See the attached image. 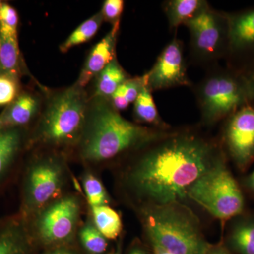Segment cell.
I'll use <instances>...</instances> for the list:
<instances>
[{
    "instance_id": "6da1fadb",
    "label": "cell",
    "mask_w": 254,
    "mask_h": 254,
    "mask_svg": "<svg viewBox=\"0 0 254 254\" xmlns=\"http://www.w3.org/2000/svg\"><path fill=\"white\" fill-rule=\"evenodd\" d=\"M144 150L126 175L128 190L143 206L181 202L224 155L213 141L190 131L171 132Z\"/></svg>"
},
{
    "instance_id": "7a4b0ae2",
    "label": "cell",
    "mask_w": 254,
    "mask_h": 254,
    "mask_svg": "<svg viewBox=\"0 0 254 254\" xmlns=\"http://www.w3.org/2000/svg\"><path fill=\"white\" fill-rule=\"evenodd\" d=\"M170 133L128 121L109 98H90L86 124L77 144L78 153L87 163H104L131 150H143Z\"/></svg>"
},
{
    "instance_id": "3957f363",
    "label": "cell",
    "mask_w": 254,
    "mask_h": 254,
    "mask_svg": "<svg viewBox=\"0 0 254 254\" xmlns=\"http://www.w3.org/2000/svg\"><path fill=\"white\" fill-rule=\"evenodd\" d=\"M90 98L75 83L48 96L31 138L33 144L53 148L77 145L86 124Z\"/></svg>"
},
{
    "instance_id": "277c9868",
    "label": "cell",
    "mask_w": 254,
    "mask_h": 254,
    "mask_svg": "<svg viewBox=\"0 0 254 254\" xmlns=\"http://www.w3.org/2000/svg\"><path fill=\"white\" fill-rule=\"evenodd\" d=\"M142 223L150 242L173 254H208L198 219L181 202L142 206Z\"/></svg>"
},
{
    "instance_id": "5b68a950",
    "label": "cell",
    "mask_w": 254,
    "mask_h": 254,
    "mask_svg": "<svg viewBox=\"0 0 254 254\" xmlns=\"http://www.w3.org/2000/svg\"><path fill=\"white\" fill-rule=\"evenodd\" d=\"M187 198L222 221L240 216L245 208L243 193L224 155L188 189Z\"/></svg>"
},
{
    "instance_id": "8992f818",
    "label": "cell",
    "mask_w": 254,
    "mask_h": 254,
    "mask_svg": "<svg viewBox=\"0 0 254 254\" xmlns=\"http://www.w3.org/2000/svg\"><path fill=\"white\" fill-rule=\"evenodd\" d=\"M202 123L214 125L254 102L244 75L220 71L205 78L197 88Z\"/></svg>"
},
{
    "instance_id": "52a82bcc",
    "label": "cell",
    "mask_w": 254,
    "mask_h": 254,
    "mask_svg": "<svg viewBox=\"0 0 254 254\" xmlns=\"http://www.w3.org/2000/svg\"><path fill=\"white\" fill-rule=\"evenodd\" d=\"M66 167L55 153L40 155L30 164L23 185V205L36 214L60 198L66 180Z\"/></svg>"
},
{
    "instance_id": "ba28073f",
    "label": "cell",
    "mask_w": 254,
    "mask_h": 254,
    "mask_svg": "<svg viewBox=\"0 0 254 254\" xmlns=\"http://www.w3.org/2000/svg\"><path fill=\"white\" fill-rule=\"evenodd\" d=\"M81 213L77 197L65 195L36 213L34 230L37 237L47 245H62L74 236Z\"/></svg>"
},
{
    "instance_id": "9c48e42d",
    "label": "cell",
    "mask_w": 254,
    "mask_h": 254,
    "mask_svg": "<svg viewBox=\"0 0 254 254\" xmlns=\"http://www.w3.org/2000/svg\"><path fill=\"white\" fill-rule=\"evenodd\" d=\"M184 25L190 31L192 49L199 59H215L227 50L226 14L217 12L208 6Z\"/></svg>"
},
{
    "instance_id": "30bf717a",
    "label": "cell",
    "mask_w": 254,
    "mask_h": 254,
    "mask_svg": "<svg viewBox=\"0 0 254 254\" xmlns=\"http://www.w3.org/2000/svg\"><path fill=\"white\" fill-rule=\"evenodd\" d=\"M222 138L229 156L245 171L254 161V101L227 118Z\"/></svg>"
},
{
    "instance_id": "8fae6325",
    "label": "cell",
    "mask_w": 254,
    "mask_h": 254,
    "mask_svg": "<svg viewBox=\"0 0 254 254\" xmlns=\"http://www.w3.org/2000/svg\"><path fill=\"white\" fill-rule=\"evenodd\" d=\"M150 91L190 86L181 41L174 38L164 48L151 69L144 75Z\"/></svg>"
},
{
    "instance_id": "7c38bea8",
    "label": "cell",
    "mask_w": 254,
    "mask_h": 254,
    "mask_svg": "<svg viewBox=\"0 0 254 254\" xmlns=\"http://www.w3.org/2000/svg\"><path fill=\"white\" fill-rule=\"evenodd\" d=\"M120 23L114 25L109 33L97 43L90 52L85 62L81 72L76 82L85 88L91 80L98 74L116 58V44Z\"/></svg>"
},
{
    "instance_id": "4fadbf2b",
    "label": "cell",
    "mask_w": 254,
    "mask_h": 254,
    "mask_svg": "<svg viewBox=\"0 0 254 254\" xmlns=\"http://www.w3.org/2000/svg\"><path fill=\"white\" fill-rule=\"evenodd\" d=\"M228 27V48L233 54L254 52V8L226 14Z\"/></svg>"
},
{
    "instance_id": "5bb4252c",
    "label": "cell",
    "mask_w": 254,
    "mask_h": 254,
    "mask_svg": "<svg viewBox=\"0 0 254 254\" xmlns=\"http://www.w3.org/2000/svg\"><path fill=\"white\" fill-rule=\"evenodd\" d=\"M43 102L35 93L25 92L16 97L0 115V128H21L41 113Z\"/></svg>"
},
{
    "instance_id": "9a60e30c",
    "label": "cell",
    "mask_w": 254,
    "mask_h": 254,
    "mask_svg": "<svg viewBox=\"0 0 254 254\" xmlns=\"http://www.w3.org/2000/svg\"><path fill=\"white\" fill-rule=\"evenodd\" d=\"M31 250V237L21 220H11L0 228V254H30Z\"/></svg>"
},
{
    "instance_id": "2e32d148",
    "label": "cell",
    "mask_w": 254,
    "mask_h": 254,
    "mask_svg": "<svg viewBox=\"0 0 254 254\" xmlns=\"http://www.w3.org/2000/svg\"><path fill=\"white\" fill-rule=\"evenodd\" d=\"M241 215L229 233V245L237 254H254V217Z\"/></svg>"
},
{
    "instance_id": "e0dca14e",
    "label": "cell",
    "mask_w": 254,
    "mask_h": 254,
    "mask_svg": "<svg viewBox=\"0 0 254 254\" xmlns=\"http://www.w3.org/2000/svg\"><path fill=\"white\" fill-rule=\"evenodd\" d=\"M208 6V2L203 0H170L164 4V11L168 18L169 26L175 29L194 17Z\"/></svg>"
},
{
    "instance_id": "ac0fdd59",
    "label": "cell",
    "mask_w": 254,
    "mask_h": 254,
    "mask_svg": "<svg viewBox=\"0 0 254 254\" xmlns=\"http://www.w3.org/2000/svg\"><path fill=\"white\" fill-rule=\"evenodd\" d=\"M95 78V91L91 98H110L130 77L115 58Z\"/></svg>"
},
{
    "instance_id": "d6986e66",
    "label": "cell",
    "mask_w": 254,
    "mask_h": 254,
    "mask_svg": "<svg viewBox=\"0 0 254 254\" xmlns=\"http://www.w3.org/2000/svg\"><path fill=\"white\" fill-rule=\"evenodd\" d=\"M22 144L20 128H0V181L6 176Z\"/></svg>"
},
{
    "instance_id": "ffe728a7",
    "label": "cell",
    "mask_w": 254,
    "mask_h": 254,
    "mask_svg": "<svg viewBox=\"0 0 254 254\" xmlns=\"http://www.w3.org/2000/svg\"><path fill=\"white\" fill-rule=\"evenodd\" d=\"M0 74L16 78L21 74V54L17 36L0 34Z\"/></svg>"
},
{
    "instance_id": "44dd1931",
    "label": "cell",
    "mask_w": 254,
    "mask_h": 254,
    "mask_svg": "<svg viewBox=\"0 0 254 254\" xmlns=\"http://www.w3.org/2000/svg\"><path fill=\"white\" fill-rule=\"evenodd\" d=\"M133 115L139 123L148 124L159 129L168 130L170 126L162 120L152 92L145 86L134 102Z\"/></svg>"
},
{
    "instance_id": "7402d4cb",
    "label": "cell",
    "mask_w": 254,
    "mask_h": 254,
    "mask_svg": "<svg viewBox=\"0 0 254 254\" xmlns=\"http://www.w3.org/2000/svg\"><path fill=\"white\" fill-rule=\"evenodd\" d=\"M93 222L107 240H115L123 230V222L116 210L108 205L92 207Z\"/></svg>"
},
{
    "instance_id": "603a6c76",
    "label": "cell",
    "mask_w": 254,
    "mask_h": 254,
    "mask_svg": "<svg viewBox=\"0 0 254 254\" xmlns=\"http://www.w3.org/2000/svg\"><path fill=\"white\" fill-rule=\"evenodd\" d=\"M103 21L101 11L83 21L68 37L67 39L61 44L60 46V51L63 53H66L73 47L79 46L90 41L96 34Z\"/></svg>"
},
{
    "instance_id": "cb8c5ba5",
    "label": "cell",
    "mask_w": 254,
    "mask_h": 254,
    "mask_svg": "<svg viewBox=\"0 0 254 254\" xmlns=\"http://www.w3.org/2000/svg\"><path fill=\"white\" fill-rule=\"evenodd\" d=\"M79 238L83 247L92 254H102L108 248V240L95 227L92 221L87 222L81 227Z\"/></svg>"
},
{
    "instance_id": "d4e9b609",
    "label": "cell",
    "mask_w": 254,
    "mask_h": 254,
    "mask_svg": "<svg viewBox=\"0 0 254 254\" xmlns=\"http://www.w3.org/2000/svg\"><path fill=\"white\" fill-rule=\"evenodd\" d=\"M83 186L86 193L87 201L90 207L108 205L110 198L104 185L93 174L88 173L83 178Z\"/></svg>"
},
{
    "instance_id": "484cf974",
    "label": "cell",
    "mask_w": 254,
    "mask_h": 254,
    "mask_svg": "<svg viewBox=\"0 0 254 254\" xmlns=\"http://www.w3.org/2000/svg\"><path fill=\"white\" fill-rule=\"evenodd\" d=\"M18 16L14 7L3 3L0 8V34L17 36Z\"/></svg>"
},
{
    "instance_id": "4316f807",
    "label": "cell",
    "mask_w": 254,
    "mask_h": 254,
    "mask_svg": "<svg viewBox=\"0 0 254 254\" xmlns=\"http://www.w3.org/2000/svg\"><path fill=\"white\" fill-rule=\"evenodd\" d=\"M17 78L7 75L0 74V105L12 103L18 94Z\"/></svg>"
},
{
    "instance_id": "83f0119b",
    "label": "cell",
    "mask_w": 254,
    "mask_h": 254,
    "mask_svg": "<svg viewBox=\"0 0 254 254\" xmlns=\"http://www.w3.org/2000/svg\"><path fill=\"white\" fill-rule=\"evenodd\" d=\"M125 2L123 0H106L101 9L103 21L111 23L112 26L120 22Z\"/></svg>"
},
{
    "instance_id": "f1b7e54d",
    "label": "cell",
    "mask_w": 254,
    "mask_h": 254,
    "mask_svg": "<svg viewBox=\"0 0 254 254\" xmlns=\"http://www.w3.org/2000/svg\"><path fill=\"white\" fill-rule=\"evenodd\" d=\"M123 86L128 103H134L142 90L146 86L144 75L140 77L128 78L123 83Z\"/></svg>"
},
{
    "instance_id": "f546056e",
    "label": "cell",
    "mask_w": 254,
    "mask_h": 254,
    "mask_svg": "<svg viewBox=\"0 0 254 254\" xmlns=\"http://www.w3.org/2000/svg\"><path fill=\"white\" fill-rule=\"evenodd\" d=\"M109 100L114 108L119 112L126 110L130 104L127 99L123 84L119 87L115 93L110 97Z\"/></svg>"
},
{
    "instance_id": "4dcf8cb0",
    "label": "cell",
    "mask_w": 254,
    "mask_h": 254,
    "mask_svg": "<svg viewBox=\"0 0 254 254\" xmlns=\"http://www.w3.org/2000/svg\"><path fill=\"white\" fill-rule=\"evenodd\" d=\"M247 80V83L250 86V91L252 92V96H253L254 100V68L252 71L250 73H247V75H244Z\"/></svg>"
},
{
    "instance_id": "1f68e13d",
    "label": "cell",
    "mask_w": 254,
    "mask_h": 254,
    "mask_svg": "<svg viewBox=\"0 0 254 254\" xmlns=\"http://www.w3.org/2000/svg\"><path fill=\"white\" fill-rule=\"evenodd\" d=\"M150 242L151 245L152 250H153V254H173L171 252H168V250L160 247L158 244L155 243V242Z\"/></svg>"
},
{
    "instance_id": "d6a6232c",
    "label": "cell",
    "mask_w": 254,
    "mask_h": 254,
    "mask_svg": "<svg viewBox=\"0 0 254 254\" xmlns=\"http://www.w3.org/2000/svg\"><path fill=\"white\" fill-rule=\"evenodd\" d=\"M46 254H78L76 252L72 250L67 248H57L55 250L50 251Z\"/></svg>"
},
{
    "instance_id": "836d02e7",
    "label": "cell",
    "mask_w": 254,
    "mask_h": 254,
    "mask_svg": "<svg viewBox=\"0 0 254 254\" xmlns=\"http://www.w3.org/2000/svg\"><path fill=\"white\" fill-rule=\"evenodd\" d=\"M245 186L254 193V170L245 179Z\"/></svg>"
},
{
    "instance_id": "e575fe53",
    "label": "cell",
    "mask_w": 254,
    "mask_h": 254,
    "mask_svg": "<svg viewBox=\"0 0 254 254\" xmlns=\"http://www.w3.org/2000/svg\"><path fill=\"white\" fill-rule=\"evenodd\" d=\"M208 254H230L226 249L222 247H212Z\"/></svg>"
},
{
    "instance_id": "d590c367",
    "label": "cell",
    "mask_w": 254,
    "mask_h": 254,
    "mask_svg": "<svg viewBox=\"0 0 254 254\" xmlns=\"http://www.w3.org/2000/svg\"><path fill=\"white\" fill-rule=\"evenodd\" d=\"M128 254H148L143 248L138 246H134L132 247Z\"/></svg>"
},
{
    "instance_id": "8d00e7d4",
    "label": "cell",
    "mask_w": 254,
    "mask_h": 254,
    "mask_svg": "<svg viewBox=\"0 0 254 254\" xmlns=\"http://www.w3.org/2000/svg\"><path fill=\"white\" fill-rule=\"evenodd\" d=\"M114 254H122V242L120 240V242H119L118 247H117V250L115 251V253Z\"/></svg>"
},
{
    "instance_id": "74e56055",
    "label": "cell",
    "mask_w": 254,
    "mask_h": 254,
    "mask_svg": "<svg viewBox=\"0 0 254 254\" xmlns=\"http://www.w3.org/2000/svg\"><path fill=\"white\" fill-rule=\"evenodd\" d=\"M3 3H1V1H0V8H1V5H2Z\"/></svg>"
},
{
    "instance_id": "f35d334b",
    "label": "cell",
    "mask_w": 254,
    "mask_h": 254,
    "mask_svg": "<svg viewBox=\"0 0 254 254\" xmlns=\"http://www.w3.org/2000/svg\"><path fill=\"white\" fill-rule=\"evenodd\" d=\"M0 47H1V41H0Z\"/></svg>"
}]
</instances>
